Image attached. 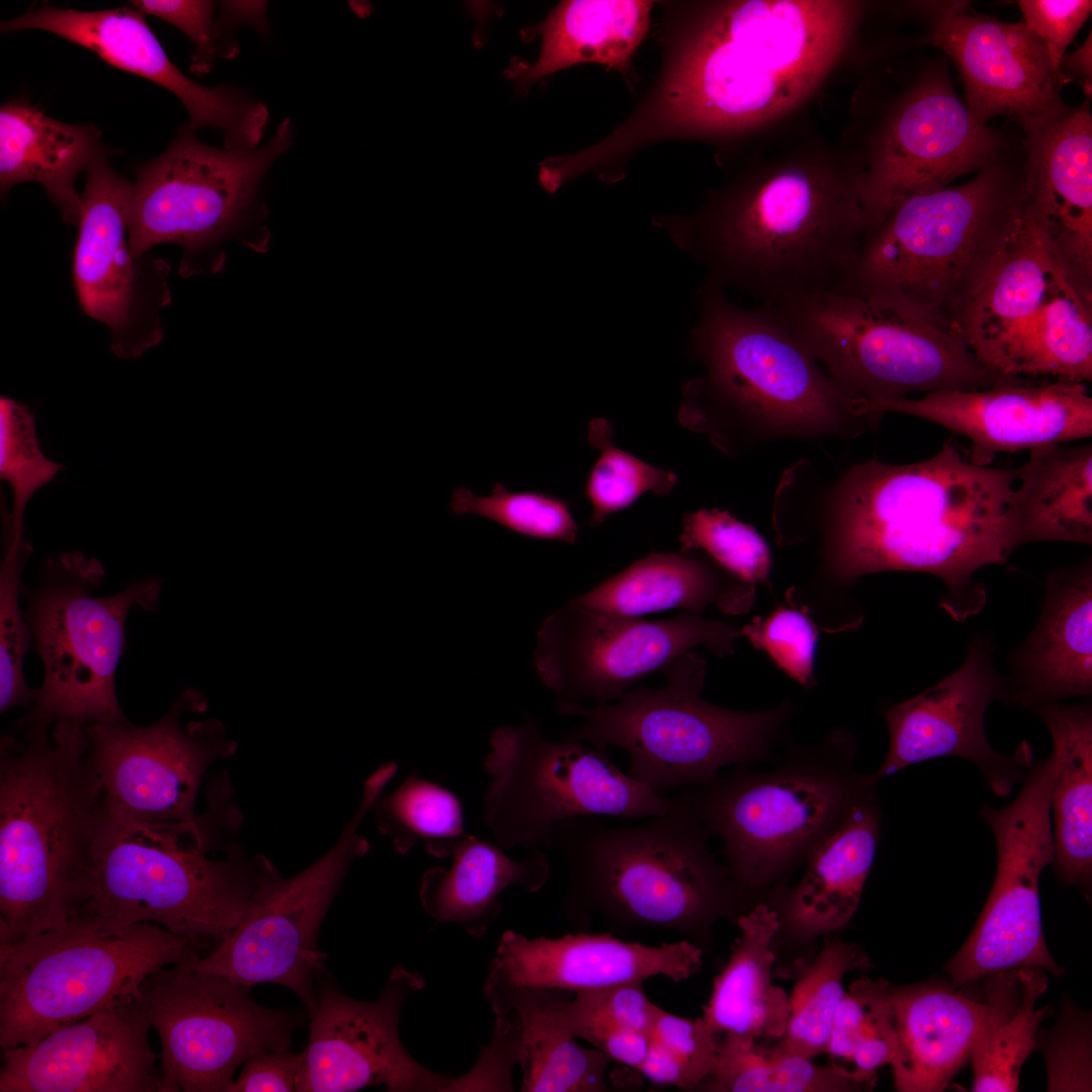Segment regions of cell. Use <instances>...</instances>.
Returning <instances> with one entry per match:
<instances>
[{
    "label": "cell",
    "mask_w": 1092,
    "mask_h": 1092,
    "mask_svg": "<svg viewBox=\"0 0 1092 1092\" xmlns=\"http://www.w3.org/2000/svg\"><path fill=\"white\" fill-rule=\"evenodd\" d=\"M859 4L845 0L671 3L659 78L605 140L627 161L671 138L735 133L801 104L843 53Z\"/></svg>",
    "instance_id": "obj_1"
},
{
    "label": "cell",
    "mask_w": 1092,
    "mask_h": 1092,
    "mask_svg": "<svg viewBox=\"0 0 1092 1092\" xmlns=\"http://www.w3.org/2000/svg\"><path fill=\"white\" fill-rule=\"evenodd\" d=\"M1015 482L1017 468L974 464L947 441L917 463L853 464L815 491L786 474L776 500L778 509L817 515L825 567L836 578L888 570L935 575L945 584L941 608L964 622L987 600L976 571L1010 566L1016 546L1006 506Z\"/></svg>",
    "instance_id": "obj_2"
},
{
    "label": "cell",
    "mask_w": 1092,
    "mask_h": 1092,
    "mask_svg": "<svg viewBox=\"0 0 1092 1092\" xmlns=\"http://www.w3.org/2000/svg\"><path fill=\"white\" fill-rule=\"evenodd\" d=\"M858 159L801 153L758 166L667 222L707 283L772 304L842 289L868 235Z\"/></svg>",
    "instance_id": "obj_3"
},
{
    "label": "cell",
    "mask_w": 1092,
    "mask_h": 1092,
    "mask_svg": "<svg viewBox=\"0 0 1092 1092\" xmlns=\"http://www.w3.org/2000/svg\"><path fill=\"white\" fill-rule=\"evenodd\" d=\"M86 725L25 714L0 740V943L64 926L84 904L110 805Z\"/></svg>",
    "instance_id": "obj_4"
},
{
    "label": "cell",
    "mask_w": 1092,
    "mask_h": 1092,
    "mask_svg": "<svg viewBox=\"0 0 1092 1092\" xmlns=\"http://www.w3.org/2000/svg\"><path fill=\"white\" fill-rule=\"evenodd\" d=\"M691 355L705 369L681 388L677 420L727 456L781 439L854 437L880 418L858 411L766 304L699 290Z\"/></svg>",
    "instance_id": "obj_5"
},
{
    "label": "cell",
    "mask_w": 1092,
    "mask_h": 1092,
    "mask_svg": "<svg viewBox=\"0 0 1092 1092\" xmlns=\"http://www.w3.org/2000/svg\"><path fill=\"white\" fill-rule=\"evenodd\" d=\"M646 822L610 827L594 816L561 821L555 845L566 864L565 917L582 931L594 918L612 931L631 927L691 936L742 904L727 867L685 792Z\"/></svg>",
    "instance_id": "obj_6"
},
{
    "label": "cell",
    "mask_w": 1092,
    "mask_h": 1092,
    "mask_svg": "<svg viewBox=\"0 0 1092 1092\" xmlns=\"http://www.w3.org/2000/svg\"><path fill=\"white\" fill-rule=\"evenodd\" d=\"M222 787L186 823L139 824L110 806L81 911L218 944L245 915L257 879L255 861L240 850L217 854L222 827L237 821Z\"/></svg>",
    "instance_id": "obj_7"
},
{
    "label": "cell",
    "mask_w": 1092,
    "mask_h": 1092,
    "mask_svg": "<svg viewBox=\"0 0 1092 1092\" xmlns=\"http://www.w3.org/2000/svg\"><path fill=\"white\" fill-rule=\"evenodd\" d=\"M1023 184V169L993 162L965 183L907 198L867 238L842 289L959 333L1021 207Z\"/></svg>",
    "instance_id": "obj_8"
},
{
    "label": "cell",
    "mask_w": 1092,
    "mask_h": 1092,
    "mask_svg": "<svg viewBox=\"0 0 1092 1092\" xmlns=\"http://www.w3.org/2000/svg\"><path fill=\"white\" fill-rule=\"evenodd\" d=\"M769 770L740 764L685 790L722 854L742 903L806 862L877 782L855 765L846 731L816 746L795 747Z\"/></svg>",
    "instance_id": "obj_9"
},
{
    "label": "cell",
    "mask_w": 1092,
    "mask_h": 1092,
    "mask_svg": "<svg viewBox=\"0 0 1092 1092\" xmlns=\"http://www.w3.org/2000/svg\"><path fill=\"white\" fill-rule=\"evenodd\" d=\"M205 948L155 924L85 911L62 927L0 943V1046L33 1043L133 996L153 972Z\"/></svg>",
    "instance_id": "obj_10"
},
{
    "label": "cell",
    "mask_w": 1092,
    "mask_h": 1092,
    "mask_svg": "<svg viewBox=\"0 0 1092 1092\" xmlns=\"http://www.w3.org/2000/svg\"><path fill=\"white\" fill-rule=\"evenodd\" d=\"M662 673L664 687L628 692L613 705L558 707L561 714L584 719L565 735L602 751L624 749L628 775L660 795L706 785L726 765L775 762L792 713L789 702L745 712L705 701L706 662L692 651Z\"/></svg>",
    "instance_id": "obj_11"
},
{
    "label": "cell",
    "mask_w": 1092,
    "mask_h": 1092,
    "mask_svg": "<svg viewBox=\"0 0 1092 1092\" xmlns=\"http://www.w3.org/2000/svg\"><path fill=\"white\" fill-rule=\"evenodd\" d=\"M292 140L288 118L267 142L247 151L210 147L183 127L161 155L138 169L128 213L133 254L177 244L179 273L192 277L221 271L233 241L265 253L271 233L263 180Z\"/></svg>",
    "instance_id": "obj_12"
},
{
    "label": "cell",
    "mask_w": 1092,
    "mask_h": 1092,
    "mask_svg": "<svg viewBox=\"0 0 1092 1092\" xmlns=\"http://www.w3.org/2000/svg\"><path fill=\"white\" fill-rule=\"evenodd\" d=\"M958 328L995 374L1092 380V295L1072 279L1023 204Z\"/></svg>",
    "instance_id": "obj_13"
},
{
    "label": "cell",
    "mask_w": 1092,
    "mask_h": 1092,
    "mask_svg": "<svg viewBox=\"0 0 1092 1092\" xmlns=\"http://www.w3.org/2000/svg\"><path fill=\"white\" fill-rule=\"evenodd\" d=\"M766 305L858 406L1019 380L983 367L958 332L847 289Z\"/></svg>",
    "instance_id": "obj_14"
},
{
    "label": "cell",
    "mask_w": 1092,
    "mask_h": 1092,
    "mask_svg": "<svg viewBox=\"0 0 1092 1092\" xmlns=\"http://www.w3.org/2000/svg\"><path fill=\"white\" fill-rule=\"evenodd\" d=\"M105 571L80 551L43 560L35 587H22L23 611L43 665V679L26 714L51 724L85 725L123 716L115 672L126 646L133 607L157 609L162 581L148 577L108 597H95Z\"/></svg>",
    "instance_id": "obj_15"
},
{
    "label": "cell",
    "mask_w": 1092,
    "mask_h": 1092,
    "mask_svg": "<svg viewBox=\"0 0 1092 1092\" xmlns=\"http://www.w3.org/2000/svg\"><path fill=\"white\" fill-rule=\"evenodd\" d=\"M484 768L490 781L483 820L504 849H549L561 821L650 818L673 802L623 772L605 751L565 734L547 740L533 718L493 732Z\"/></svg>",
    "instance_id": "obj_16"
},
{
    "label": "cell",
    "mask_w": 1092,
    "mask_h": 1092,
    "mask_svg": "<svg viewBox=\"0 0 1092 1092\" xmlns=\"http://www.w3.org/2000/svg\"><path fill=\"white\" fill-rule=\"evenodd\" d=\"M394 775L382 764L367 778L359 806L337 842L297 875L284 878L268 858L255 857L256 887L245 915L194 967L248 989L264 983L284 986L311 1010L313 980L327 958L316 945L322 923L349 867L369 850L359 826Z\"/></svg>",
    "instance_id": "obj_17"
},
{
    "label": "cell",
    "mask_w": 1092,
    "mask_h": 1092,
    "mask_svg": "<svg viewBox=\"0 0 1092 1092\" xmlns=\"http://www.w3.org/2000/svg\"><path fill=\"white\" fill-rule=\"evenodd\" d=\"M198 958L153 972L135 994L161 1039L163 1092H229L241 1065L289 1050L302 1023L300 1012L265 1008L248 988L197 970Z\"/></svg>",
    "instance_id": "obj_18"
},
{
    "label": "cell",
    "mask_w": 1092,
    "mask_h": 1092,
    "mask_svg": "<svg viewBox=\"0 0 1092 1092\" xmlns=\"http://www.w3.org/2000/svg\"><path fill=\"white\" fill-rule=\"evenodd\" d=\"M741 630L727 622L681 612L661 620L618 616L569 602L541 623L533 652L540 680L558 707L619 701L629 689L704 645L733 653Z\"/></svg>",
    "instance_id": "obj_19"
},
{
    "label": "cell",
    "mask_w": 1092,
    "mask_h": 1092,
    "mask_svg": "<svg viewBox=\"0 0 1092 1092\" xmlns=\"http://www.w3.org/2000/svg\"><path fill=\"white\" fill-rule=\"evenodd\" d=\"M1059 764L1053 746L1031 764L1009 805L979 811L995 838L997 869L973 931L945 966L953 988L1002 970L1035 967L1056 977L1065 972L1045 944L1039 902L1040 875L1054 859L1051 794Z\"/></svg>",
    "instance_id": "obj_20"
},
{
    "label": "cell",
    "mask_w": 1092,
    "mask_h": 1092,
    "mask_svg": "<svg viewBox=\"0 0 1092 1092\" xmlns=\"http://www.w3.org/2000/svg\"><path fill=\"white\" fill-rule=\"evenodd\" d=\"M206 708L203 694L188 689L150 725L132 724L124 715L86 725L88 757L115 813L146 825L197 817L196 798L207 769L237 747L215 719L183 726L186 712Z\"/></svg>",
    "instance_id": "obj_21"
},
{
    "label": "cell",
    "mask_w": 1092,
    "mask_h": 1092,
    "mask_svg": "<svg viewBox=\"0 0 1092 1092\" xmlns=\"http://www.w3.org/2000/svg\"><path fill=\"white\" fill-rule=\"evenodd\" d=\"M132 183L104 151L86 170L73 276L83 310L110 331L111 351L132 359L163 339L161 312L171 302V267L151 254L138 257L128 239Z\"/></svg>",
    "instance_id": "obj_22"
},
{
    "label": "cell",
    "mask_w": 1092,
    "mask_h": 1092,
    "mask_svg": "<svg viewBox=\"0 0 1092 1092\" xmlns=\"http://www.w3.org/2000/svg\"><path fill=\"white\" fill-rule=\"evenodd\" d=\"M423 977L392 969L374 1001L354 999L333 983L315 991L297 1092H350L382 1085L390 1092L466 1091L465 1080L429 1070L401 1043L398 1020Z\"/></svg>",
    "instance_id": "obj_23"
},
{
    "label": "cell",
    "mask_w": 1092,
    "mask_h": 1092,
    "mask_svg": "<svg viewBox=\"0 0 1092 1092\" xmlns=\"http://www.w3.org/2000/svg\"><path fill=\"white\" fill-rule=\"evenodd\" d=\"M998 149L997 135L974 118L945 77L922 79L859 159L867 238L901 202L995 162Z\"/></svg>",
    "instance_id": "obj_24"
},
{
    "label": "cell",
    "mask_w": 1092,
    "mask_h": 1092,
    "mask_svg": "<svg viewBox=\"0 0 1092 1092\" xmlns=\"http://www.w3.org/2000/svg\"><path fill=\"white\" fill-rule=\"evenodd\" d=\"M991 635L977 634L954 672L916 697L886 708L890 746L879 780L912 764L941 756L974 763L998 797H1008L1033 763L1031 744L1022 740L1012 754L997 752L985 732V714L995 700L1005 702L1006 678L993 662Z\"/></svg>",
    "instance_id": "obj_25"
},
{
    "label": "cell",
    "mask_w": 1092,
    "mask_h": 1092,
    "mask_svg": "<svg viewBox=\"0 0 1092 1092\" xmlns=\"http://www.w3.org/2000/svg\"><path fill=\"white\" fill-rule=\"evenodd\" d=\"M26 29L58 35L164 87L184 105L190 129H220L229 150L246 151L262 144L269 120L266 105L239 89L207 87L187 77L169 59L145 15L131 5L94 11L41 5L1 23L4 32Z\"/></svg>",
    "instance_id": "obj_26"
},
{
    "label": "cell",
    "mask_w": 1092,
    "mask_h": 1092,
    "mask_svg": "<svg viewBox=\"0 0 1092 1092\" xmlns=\"http://www.w3.org/2000/svg\"><path fill=\"white\" fill-rule=\"evenodd\" d=\"M867 415L893 412L918 417L971 442L970 461L989 466L1000 452H1016L1092 436L1087 383L1021 379L983 389H944L918 398L861 404Z\"/></svg>",
    "instance_id": "obj_27"
},
{
    "label": "cell",
    "mask_w": 1092,
    "mask_h": 1092,
    "mask_svg": "<svg viewBox=\"0 0 1092 1092\" xmlns=\"http://www.w3.org/2000/svg\"><path fill=\"white\" fill-rule=\"evenodd\" d=\"M135 994L2 1050L0 1092H163L152 1026Z\"/></svg>",
    "instance_id": "obj_28"
},
{
    "label": "cell",
    "mask_w": 1092,
    "mask_h": 1092,
    "mask_svg": "<svg viewBox=\"0 0 1092 1092\" xmlns=\"http://www.w3.org/2000/svg\"><path fill=\"white\" fill-rule=\"evenodd\" d=\"M933 42L958 66L967 108L980 123L1015 116L1025 131L1069 116L1042 40L1023 22L1007 23L959 9L942 13Z\"/></svg>",
    "instance_id": "obj_29"
},
{
    "label": "cell",
    "mask_w": 1092,
    "mask_h": 1092,
    "mask_svg": "<svg viewBox=\"0 0 1092 1092\" xmlns=\"http://www.w3.org/2000/svg\"><path fill=\"white\" fill-rule=\"evenodd\" d=\"M702 948L688 940L649 946L610 933L528 938L506 931L484 987H530L577 993L663 976L678 983L699 973Z\"/></svg>",
    "instance_id": "obj_30"
},
{
    "label": "cell",
    "mask_w": 1092,
    "mask_h": 1092,
    "mask_svg": "<svg viewBox=\"0 0 1092 1092\" xmlns=\"http://www.w3.org/2000/svg\"><path fill=\"white\" fill-rule=\"evenodd\" d=\"M1023 207L1076 284L1092 295V117L1088 102L1026 131Z\"/></svg>",
    "instance_id": "obj_31"
},
{
    "label": "cell",
    "mask_w": 1092,
    "mask_h": 1092,
    "mask_svg": "<svg viewBox=\"0 0 1092 1092\" xmlns=\"http://www.w3.org/2000/svg\"><path fill=\"white\" fill-rule=\"evenodd\" d=\"M1008 662L1005 703L1033 709L1091 696V559L1049 572L1038 621Z\"/></svg>",
    "instance_id": "obj_32"
},
{
    "label": "cell",
    "mask_w": 1092,
    "mask_h": 1092,
    "mask_svg": "<svg viewBox=\"0 0 1092 1092\" xmlns=\"http://www.w3.org/2000/svg\"><path fill=\"white\" fill-rule=\"evenodd\" d=\"M889 1003L896 1089L944 1090L971 1058L984 1003L942 983L890 986Z\"/></svg>",
    "instance_id": "obj_33"
},
{
    "label": "cell",
    "mask_w": 1092,
    "mask_h": 1092,
    "mask_svg": "<svg viewBox=\"0 0 1092 1092\" xmlns=\"http://www.w3.org/2000/svg\"><path fill=\"white\" fill-rule=\"evenodd\" d=\"M881 830L882 807L876 787L812 852L802 880L783 895L779 911L794 932L815 937L848 924L872 870Z\"/></svg>",
    "instance_id": "obj_34"
},
{
    "label": "cell",
    "mask_w": 1092,
    "mask_h": 1092,
    "mask_svg": "<svg viewBox=\"0 0 1092 1092\" xmlns=\"http://www.w3.org/2000/svg\"><path fill=\"white\" fill-rule=\"evenodd\" d=\"M751 585L696 551L651 553L568 602L596 612L641 617L681 609L700 615L715 606L744 612Z\"/></svg>",
    "instance_id": "obj_35"
},
{
    "label": "cell",
    "mask_w": 1092,
    "mask_h": 1092,
    "mask_svg": "<svg viewBox=\"0 0 1092 1092\" xmlns=\"http://www.w3.org/2000/svg\"><path fill=\"white\" fill-rule=\"evenodd\" d=\"M104 151L94 124L54 119L22 98L0 107L1 194L20 183H38L70 224H78L82 213L76 179Z\"/></svg>",
    "instance_id": "obj_36"
},
{
    "label": "cell",
    "mask_w": 1092,
    "mask_h": 1092,
    "mask_svg": "<svg viewBox=\"0 0 1092 1092\" xmlns=\"http://www.w3.org/2000/svg\"><path fill=\"white\" fill-rule=\"evenodd\" d=\"M739 935L730 959L714 979L700 1017L717 1039H781L790 1012L789 997L771 982L772 940L780 928L778 911L756 903L737 918Z\"/></svg>",
    "instance_id": "obj_37"
},
{
    "label": "cell",
    "mask_w": 1092,
    "mask_h": 1092,
    "mask_svg": "<svg viewBox=\"0 0 1092 1092\" xmlns=\"http://www.w3.org/2000/svg\"><path fill=\"white\" fill-rule=\"evenodd\" d=\"M449 869L433 867L423 875L419 895L425 911L438 923H454L468 934L486 933L503 910L502 893L517 886L539 891L550 867L538 849L521 860L510 857L496 842L467 834L456 846Z\"/></svg>",
    "instance_id": "obj_38"
},
{
    "label": "cell",
    "mask_w": 1092,
    "mask_h": 1092,
    "mask_svg": "<svg viewBox=\"0 0 1092 1092\" xmlns=\"http://www.w3.org/2000/svg\"><path fill=\"white\" fill-rule=\"evenodd\" d=\"M1006 518L1016 548L1030 542L1092 543V446L1029 449L1017 468Z\"/></svg>",
    "instance_id": "obj_39"
},
{
    "label": "cell",
    "mask_w": 1092,
    "mask_h": 1092,
    "mask_svg": "<svg viewBox=\"0 0 1092 1092\" xmlns=\"http://www.w3.org/2000/svg\"><path fill=\"white\" fill-rule=\"evenodd\" d=\"M496 1016L511 1014L519 1026L521 1091L605 1092L611 1059L581 1048L564 1028L559 1004L571 992L530 987H483Z\"/></svg>",
    "instance_id": "obj_40"
},
{
    "label": "cell",
    "mask_w": 1092,
    "mask_h": 1092,
    "mask_svg": "<svg viewBox=\"0 0 1092 1092\" xmlns=\"http://www.w3.org/2000/svg\"><path fill=\"white\" fill-rule=\"evenodd\" d=\"M652 1H562L539 24L522 30L524 40L541 35L536 63L510 75L525 89L533 82L580 63H597L621 74L648 29Z\"/></svg>",
    "instance_id": "obj_41"
},
{
    "label": "cell",
    "mask_w": 1092,
    "mask_h": 1092,
    "mask_svg": "<svg viewBox=\"0 0 1092 1092\" xmlns=\"http://www.w3.org/2000/svg\"><path fill=\"white\" fill-rule=\"evenodd\" d=\"M1046 725L1060 764L1051 794L1054 868L1088 898L1092 878V706L1060 702L1032 709Z\"/></svg>",
    "instance_id": "obj_42"
},
{
    "label": "cell",
    "mask_w": 1092,
    "mask_h": 1092,
    "mask_svg": "<svg viewBox=\"0 0 1092 1092\" xmlns=\"http://www.w3.org/2000/svg\"><path fill=\"white\" fill-rule=\"evenodd\" d=\"M1048 989L1040 968L1002 970L985 977L986 1000L972 1050V1091H1017L1022 1064L1037 1046L1049 1007L1035 1009Z\"/></svg>",
    "instance_id": "obj_43"
},
{
    "label": "cell",
    "mask_w": 1092,
    "mask_h": 1092,
    "mask_svg": "<svg viewBox=\"0 0 1092 1092\" xmlns=\"http://www.w3.org/2000/svg\"><path fill=\"white\" fill-rule=\"evenodd\" d=\"M862 1089L830 1066L757 1040L726 1036L718 1039L713 1075L699 1087L712 1092H847Z\"/></svg>",
    "instance_id": "obj_44"
},
{
    "label": "cell",
    "mask_w": 1092,
    "mask_h": 1092,
    "mask_svg": "<svg viewBox=\"0 0 1092 1092\" xmlns=\"http://www.w3.org/2000/svg\"><path fill=\"white\" fill-rule=\"evenodd\" d=\"M889 989L883 979L854 981L832 1021L825 1051L829 1066L861 1088H873L877 1071L890 1065L893 1058L895 1037Z\"/></svg>",
    "instance_id": "obj_45"
},
{
    "label": "cell",
    "mask_w": 1092,
    "mask_h": 1092,
    "mask_svg": "<svg viewBox=\"0 0 1092 1092\" xmlns=\"http://www.w3.org/2000/svg\"><path fill=\"white\" fill-rule=\"evenodd\" d=\"M372 810L379 830L401 854L422 844L432 856L450 857L467 835L459 799L417 775L386 797L380 796Z\"/></svg>",
    "instance_id": "obj_46"
},
{
    "label": "cell",
    "mask_w": 1092,
    "mask_h": 1092,
    "mask_svg": "<svg viewBox=\"0 0 1092 1092\" xmlns=\"http://www.w3.org/2000/svg\"><path fill=\"white\" fill-rule=\"evenodd\" d=\"M868 967V958L856 945L826 942L789 997L790 1012L780 1044L808 1059L825 1053L836 1009L845 994L843 978L850 971Z\"/></svg>",
    "instance_id": "obj_47"
},
{
    "label": "cell",
    "mask_w": 1092,
    "mask_h": 1092,
    "mask_svg": "<svg viewBox=\"0 0 1092 1092\" xmlns=\"http://www.w3.org/2000/svg\"><path fill=\"white\" fill-rule=\"evenodd\" d=\"M587 440L599 451L584 484V495L592 506L590 527H600L611 515L628 509L645 493L663 496L675 486L676 473L651 465L616 446L609 420L593 419L588 423Z\"/></svg>",
    "instance_id": "obj_48"
},
{
    "label": "cell",
    "mask_w": 1092,
    "mask_h": 1092,
    "mask_svg": "<svg viewBox=\"0 0 1092 1092\" xmlns=\"http://www.w3.org/2000/svg\"><path fill=\"white\" fill-rule=\"evenodd\" d=\"M65 467L49 460L40 450L35 419L27 405L12 398L0 397V477L13 492V511L2 507L3 548L20 550L23 514L38 488L52 481Z\"/></svg>",
    "instance_id": "obj_49"
},
{
    "label": "cell",
    "mask_w": 1092,
    "mask_h": 1092,
    "mask_svg": "<svg viewBox=\"0 0 1092 1092\" xmlns=\"http://www.w3.org/2000/svg\"><path fill=\"white\" fill-rule=\"evenodd\" d=\"M453 515H477L529 538L574 544L578 524L567 499L544 491H511L497 482L490 494L477 495L464 486L454 489Z\"/></svg>",
    "instance_id": "obj_50"
},
{
    "label": "cell",
    "mask_w": 1092,
    "mask_h": 1092,
    "mask_svg": "<svg viewBox=\"0 0 1092 1092\" xmlns=\"http://www.w3.org/2000/svg\"><path fill=\"white\" fill-rule=\"evenodd\" d=\"M681 523L679 551L702 550L746 584L768 581L770 552L752 526L716 508L686 513Z\"/></svg>",
    "instance_id": "obj_51"
},
{
    "label": "cell",
    "mask_w": 1092,
    "mask_h": 1092,
    "mask_svg": "<svg viewBox=\"0 0 1092 1092\" xmlns=\"http://www.w3.org/2000/svg\"><path fill=\"white\" fill-rule=\"evenodd\" d=\"M32 547L4 552L0 566V711L21 707L28 711L37 690L23 675V660L32 640L30 626L19 606L21 573Z\"/></svg>",
    "instance_id": "obj_52"
},
{
    "label": "cell",
    "mask_w": 1092,
    "mask_h": 1092,
    "mask_svg": "<svg viewBox=\"0 0 1092 1092\" xmlns=\"http://www.w3.org/2000/svg\"><path fill=\"white\" fill-rule=\"evenodd\" d=\"M755 647L802 686L813 681V661L817 635L807 617L797 611L780 609L766 619L756 618L741 629Z\"/></svg>",
    "instance_id": "obj_53"
},
{
    "label": "cell",
    "mask_w": 1092,
    "mask_h": 1092,
    "mask_svg": "<svg viewBox=\"0 0 1092 1092\" xmlns=\"http://www.w3.org/2000/svg\"><path fill=\"white\" fill-rule=\"evenodd\" d=\"M129 3L144 15L149 14L170 23L191 40L195 50L192 70L196 73H207L217 56H225L219 38L222 25L226 23L222 18L215 20L214 2L138 0Z\"/></svg>",
    "instance_id": "obj_54"
},
{
    "label": "cell",
    "mask_w": 1092,
    "mask_h": 1092,
    "mask_svg": "<svg viewBox=\"0 0 1092 1092\" xmlns=\"http://www.w3.org/2000/svg\"><path fill=\"white\" fill-rule=\"evenodd\" d=\"M1087 1015L1069 1008L1062 1022L1051 1034L1044 1050L1049 1069V1090H1090V1024Z\"/></svg>",
    "instance_id": "obj_55"
},
{
    "label": "cell",
    "mask_w": 1092,
    "mask_h": 1092,
    "mask_svg": "<svg viewBox=\"0 0 1092 1092\" xmlns=\"http://www.w3.org/2000/svg\"><path fill=\"white\" fill-rule=\"evenodd\" d=\"M565 997L559 1004V1018L573 1038H582L611 1060L637 1068L645 1059L650 1035L622 1027L608 1019L574 1008Z\"/></svg>",
    "instance_id": "obj_56"
},
{
    "label": "cell",
    "mask_w": 1092,
    "mask_h": 1092,
    "mask_svg": "<svg viewBox=\"0 0 1092 1092\" xmlns=\"http://www.w3.org/2000/svg\"><path fill=\"white\" fill-rule=\"evenodd\" d=\"M1018 5L1024 23L1044 43L1053 72L1060 85L1059 65L1066 49L1091 13L1087 0H1023Z\"/></svg>",
    "instance_id": "obj_57"
},
{
    "label": "cell",
    "mask_w": 1092,
    "mask_h": 1092,
    "mask_svg": "<svg viewBox=\"0 0 1092 1092\" xmlns=\"http://www.w3.org/2000/svg\"><path fill=\"white\" fill-rule=\"evenodd\" d=\"M650 1038L696 1069L705 1080L714 1074L718 1039L700 1017L685 1018L656 1005Z\"/></svg>",
    "instance_id": "obj_58"
},
{
    "label": "cell",
    "mask_w": 1092,
    "mask_h": 1092,
    "mask_svg": "<svg viewBox=\"0 0 1092 1092\" xmlns=\"http://www.w3.org/2000/svg\"><path fill=\"white\" fill-rule=\"evenodd\" d=\"M569 1001L580 1011L650 1035L656 1005L648 999L640 982L577 992Z\"/></svg>",
    "instance_id": "obj_59"
},
{
    "label": "cell",
    "mask_w": 1092,
    "mask_h": 1092,
    "mask_svg": "<svg viewBox=\"0 0 1092 1092\" xmlns=\"http://www.w3.org/2000/svg\"><path fill=\"white\" fill-rule=\"evenodd\" d=\"M300 1066V1053L258 1052L244 1063L229 1092H297Z\"/></svg>",
    "instance_id": "obj_60"
},
{
    "label": "cell",
    "mask_w": 1092,
    "mask_h": 1092,
    "mask_svg": "<svg viewBox=\"0 0 1092 1092\" xmlns=\"http://www.w3.org/2000/svg\"><path fill=\"white\" fill-rule=\"evenodd\" d=\"M637 1071L655 1084L671 1085L686 1091L698 1090L705 1080L696 1069L653 1040Z\"/></svg>",
    "instance_id": "obj_61"
},
{
    "label": "cell",
    "mask_w": 1092,
    "mask_h": 1092,
    "mask_svg": "<svg viewBox=\"0 0 1092 1092\" xmlns=\"http://www.w3.org/2000/svg\"><path fill=\"white\" fill-rule=\"evenodd\" d=\"M1092 42L1091 33L1085 40V42L1075 52L1069 55H1064L1059 65V74L1061 84L1064 83L1065 77L1077 79L1085 93L1091 95V81H1092Z\"/></svg>",
    "instance_id": "obj_62"
}]
</instances>
